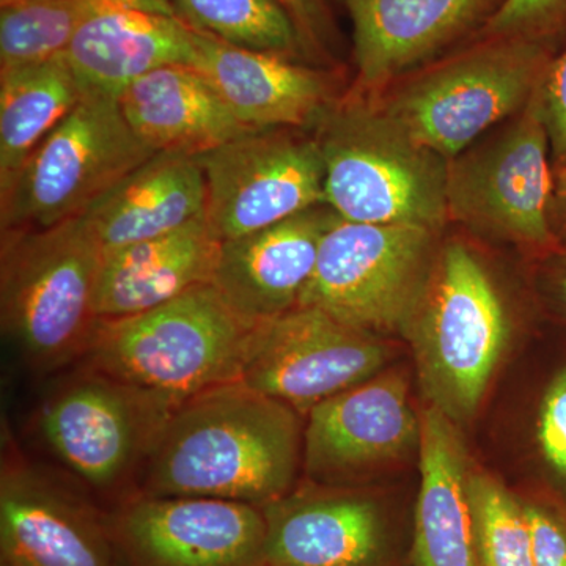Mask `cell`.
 <instances>
[{
  "label": "cell",
  "mask_w": 566,
  "mask_h": 566,
  "mask_svg": "<svg viewBox=\"0 0 566 566\" xmlns=\"http://www.w3.org/2000/svg\"><path fill=\"white\" fill-rule=\"evenodd\" d=\"M293 408L243 381L175 409L137 480V493L223 499L255 506L289 494L300 457Z\"/></svg>",
  "instance_id": "1"
},
{
  "label": "cell",
  "mask_w": 566,
  "mask_h": 566,
  "mask_svg": "<svg viewBox=\"0 0 566 566\" xmlns=\"http://www.w3.org/2000/svg\"><path fill=\"white\" fill-rule=\"evenodd\" d=\"M557 52L527 36L476 35L370 96L449 161L534 99Z\"/></svg>",
  "instance_id": "2"
},
{
  "label": "cell",
  "mask_w": 566,
  "mask_h": 566,
  "mask_svg": "<svg viewBox=\"0 0 566 566\" xmlns=\"http://www.w3.org/2000/svg\"><path fill=\"white\" fill-rule=\"evenodd\" d=\"M0 323L21 363L36 374L81 363L98 326L102 241L84 214L48 229L3 232Z\"/></svg>",
  "instance_id": "3"
},
{
  "label": "cell",
  "mask_w": 566,
  "mask_h": 566,
  "mask_svg": "<svg viewBox=\"0 0 566 566\" xmlns=\"http://www.w3.org/2000/svg\"><path fill=\"white\" fill-rule=\"evenodd\" d=\"M324 163V203L342 219L441 232L447 161L359 91L337 99L314 126Z\"/></svg>",
  "instance_id": "4"
},
{
  "label": "cell",
  "mask_w": 566,
  "mask_h": 566,
  "mask_svg": "<svg viewBox=\"0 0 566 566\" xmlns=\"http://www.w3.org/2000/svg\"><path fill=\"white\" fill-rule=\"evenodd\" d=\"M253 324L212 285L142 314L99 318L82 364L175 406L240 381Z\"/></svg>",
  "instance_id": "5"
},
{
  "label": "cell",
  "mask_w": 566,
  "mask_h": 566,
  "mask_svg": "<svg viewBox=\"0 0 566 566\" xmlns=\"http://www.w3.org/2000/svg\"><path fill=\"white\" fill-rule=\"evenodd\" d=\"M431 406L461 423L474 416L509 340V315L486 268L461 241L439 248L405 329Z\"/></svg>",
  "instance_id": "6"
},
{
  "label": "cell",
  "mask_w": 566,
  "mask_h": 566,
  "mask_svg": "<svg viewBox=\"0 0 566 566\" xmlns=\"http://www.w3.org/2000/svg\"><path fill=\"white\" fill-rule=\"evenodd\" d=\"M81 365L41 401L36 431L88 495L112 499L114 510L137 493L142 468L178 406Z\"/></svg>",
  "instance_id": "7"
},
{
  "label": "cell",
  "mask_w": 566,
  "mask_h": 566,
  "mask_svg": "<svg viewBox=\"0 0 566 566\" xmlns=\"http://www.w3.org/2000/svg\"><path fill=\"white\" fill-rule=\"evenodd\" d=\"M153 155L129 128L117 98L85 93L0 189V232L77 218Z\"/></svg>",
  "instance_id": "8"
},
{
  "label": "cell",
  "mask_w": 566,
  "mask_h": 566,
  "mask_svg": "<svg viewBox=\"0 0 566 566\" xmlns=\"http://www.w3.org/2000/svg\"><path fill=\"white\" fill-rule=\"evenodd\" d=\"M554 161L539 91L447 164L449 221L538 252L560 251L551 227Z\"/></svg>",
  "instance_id": "9"
},
{
  "label": "cell",
  "mask_w": 566,
  "mask_h": 566,
  "mask_svg": "<svg viewBox=\"0 0 566 566\" xmlns=\"http://www.w3.org/2000/svg\"><path fill=\"white\" fill-rule=\"evenodd\" d=\"M439 233L338 216L324 234L300 307L318 308L371 334L405 329L433 270Z\"/></svg>",
  "instance_id": "10"
},
{
  "label": "cell",
  "mask_w": 566,
  "mask_h": 566,
  "mask_svg": "<svg viewBox=\"0 0 566 566\" xmlns=\"http://www.w3.org/2000/svg\"><path fill=\"white\" fill-rule=\"evenodd\" d=\"M205 218L233 240L324 203V163L314 132L255 129L199 156Z\"/></svg>",
  "instance_id": "11"
},
{
  "label": "cell",
  "mask_w": 566,
  "mask_h": 566,
  "mask_svg": "<svg viewBox=\"0 0 566 566\" xmlns=\"http://www.w3.org/2000/svg\"><path fill=\"white\" fill-rule=\"evenodd\" d=\"M386 359L375 334L314 307L255 324L241 370L245 386L297 411L374 378Z\"/></svg>",
  "instance_id": "12"
},
{
  "label": "cell",
  "mask_w": 566,
  "mask_h": 566,
  "mask_svg": "<svg viewBox=\"0 0 566 566\" xmlns=\"http://www.w3.org/2000/svg\"><path fill=\"white\" fill-rule=\"evenodd\" d=\"M120 566H264L260 506L136 493L107 512Z\"/></svg>",
  "instance_id": "13"
},
{
  "label": "cell",
  "mask_w": 566,
  "mask_h": 566,
  "mask_svg": "<svg viewBox=\"0 0 566 566\" xmlns=\"http://www.w3.org/2000/svg\"><path fill=\"white\" fill-rule=\"evenodd\" d=\"M0 566H120L107 512L33 464L3 430Z\"/></svg>",
  "instance_id": "14"
},
{
  "label": "cell",
  "mask_w": 566,
  "mask_h": 566,
  "mask_svg": "<svg viewBox=\"0 0 566 566\" xmlns=\"http://www.w3.org/2000/svg\"><path fill=\"white\" fill-rule=\"evenodd\" d=\"M356 91L375 95L474 39L505 0H345Z\"/></svg>",
  "instance_id": "15"
},
{
  "label": "cell",
  "mask_w": 566,
  "mask_h": 566,
  "mask_svg": "<svg viewBox=\"0 0 566 566\" xmlns=\"http://www.w3.org/2000/svg\"><path fill=\"white\" fill-rule=\"evenodd\" d=\"M337 212L316 205L285 221L222 241L211 285L245 322L277 318L300 307Z\"/></svg>",
  "instance_id": "16"
},
{
  "label": "cell",
  "mask_w": 566,
  "mask_h": 566,
  "mask_svg": "<svg viewBox=\"0 0 566 566\" xmlns=\"http://www.w3.org/2000/svg\"><path fill=\"white\" fill-rule=\"evenodd\" d=\"M192 69L249 129H314L338 98L333 74L273 52L244 50L196 31Z\"/></svg>",
  "instance_id": "17"
},
{
  "label": "cell",
  "mask_w": 566,
  "mask_h": 566,
  "mask_svg": "<svg viewBox=\"0 0 566 566\" xmlns=\"http://www.w3.org/2000/svg\"><path fill=\"white\" fill-rule=\"evenodd\" d=\"M307 415L304 465L315 480H344L419 441L420 420L398 375L367 379L314 406Z\"/></svg>",
  "instance_id": "18"
},
{
  "label": "cell",
  "mask_w": 566,
  "mask_h": 566,
  "mask_svg": "<svg viewBox=\"0 0 566 566\" xmlns=\"http://www.w3.org/2000/svg\"><path fill=\"white\" fill-rule=\"evenodd\" d=\"M264 566H378L385 517L371 499L304 491L263 506Z\"/></svg>",
  "instance_id": "19"
},
{
  "label": "cell",
  "mask_w": 566,
  "mask_h": 566,
  "mask_svg": "<svg viewBox=\"0 0 566 566\" xmlns=\"http://www.w3.org/2000/svg\"><path fill=\"white\" fill-rule=\"evenodd\" d=\"M196 31L170 14L107 3L71 40L66 61L85 93L117 98L134 81L169 65L192 66Z\"/></svg>",
  "instance_id": "20"
},
{
  "label": "cell",
  "mask_w": 566,
  "mask_h": 566,
  "mask_svg": "<svg viewBox=\"0 0 566 566\" xmlns=\"http://www.w3.org/2000/svg\"><path fill=\"white\" fill-rule=\"evenodd\" d=\"M221 248V238L203 216L174 232L104 253L96 314L125 318L211 285Z\"/></svg>",
  "instance_id": "21"
},
{
  "label": "cell",
  "mask_w": 566,
  "mask_h": 566,
  "mask_svg": "<svg viewBox=\"0 0 566 566\" xmlns=\"http://www.w3.org/2000/svg\"><path fill=\"white\" fill-rule=\"evenodd\" d=\"M123 117L153 153L199 156L249 132L202 73L189 65L163 66L118 96Z\"/></svg>",
  "instance_id": "22"
},
{
  "label": "cell",
  "mask_w": 566,
  "mask_h": 566,
  "mask_svg": "<svg viewBox=\"0 0 566 566\" xmlns=\"http://www.w3.org/2000/svg\"><path fill=\"white\" fill-rule=\"evenodd\" d=\"M416 566H480L465 450L455 422L434 406L420 419Z\"/></svg>",
  "instance_id": "23"
},
{
  "label": "cell",
  "mask_w": 566,
  "mask_h": 566,
  "mask_svg": "<svg viewBox=\"0 0 566 566\" xmlns=\"http://www.w3.org/2000/svg\"><path fill=\"white\" fill-rule=\"evenodd\" d=\"M205 207L199 158L156 153L82 214L107 253L181 229L203 218Z\"/></svg>",
  "instance_id": "24"
},
{
  "label": "cell",
  "mask_w": 566,
  "mask_h": 566,
  "mask_svg": "<svg viewBox=\"0 0 566 566\" xmlns=\"http://www.w3.org/2000/svg\"><path fill=\"white\" fill-rule=\"evenodd\" d=\"M84 95L65 54L0 70V189Z\"/></svg>",
  "instance_id": "25"
},
{
  "label": "cell",
  "mask_w": 566,
  "mask_h": 566,
  "mask_svg": "<svg viewBox=\"0 0 566 566\" xmlns=\"http://www.w3.org/2000/svg\"><path fill=\"white\" fill-rule=\"evenodd\" d=\"M193 31L244 50L273 52L312 63L311 51L279 0H172Z\"/></svg>",
  "instance_id": "26"
},
{
  "label": "cell",
  "mask_w": 566,
  "mask_h": 566,
  "mask_svg": "<svg viewBox=\"0 0 566 566\" xmlns=\"http://www.w3.org/2000/svg\"><path fill=\"white\" fill-rule=\"evenodd\" d=\"M114 0H22L0 9V70L65 54L82 22ZM118 6V3H115Z\"/></svg>",
  "instance_id": "27"
},
{
  "label": "cell",
  "mask_w": 566,
  "mask_h": 566,
  "mask_svg": "<svg viewBox=\"0 0 566 566\" xmlns=\"http://www.w3.org/2000/svg\"><path fill=\"white\" fill-rule=\"evenodd\" d=\"M480 566H534L526 505L485 474H469Z\"/></svg>",
  "instance_id": "28"
},
{
  "label": "cell",
  "mask_w": 566,
  "mask_h": 566,
  "mask_svg": "<svg viewBox=\"0 0 566 566\" xmlns=\"http://www.w3.org/2000/svg\"><path fill=\"white\" fill-rule=\"evenodd\" d=\"M479 35L527 36L560 51L566 43V0H505Z\"/></svg>",
  "instance_id": "29"
},
{
  "label": "cell",
  "mask_w": 566,
  "mask_h": 566,
  "mask_svg": "<svg viewBox=\"0 0 566 566\" xmlns=\"http://www.w3.org/2000/svg\"><path fill=\"white\" fill-rule=\"evenodd\" d=\"M538 444L547 464L566 483V365L554 376L543 397Z\"/></svg>",
  "instance_id": "30"
},
{
  "label": "cell",
  "mask_w": 566,
  "mask_h": 566,
  "mask_svg": "<svg viewBox=\"0 0 566 566\" xmlns=\"http://www.w3.org/2000/svg\"><path fill=\"white\" fill-rule=\"evenodd\" d=\"M543 117L549 136L554 166L566 164V43L547 66L539 87Z\"/></svg>",
  "instance_id": "31"
},
{
  "label": "cell",
  "mask_w": 566,
  "mask_h": 566,
  "mask_svg": "<svg viewBox=\"0 0 566 566\" xmlns=\"http://www.w3.org/2000/svg\"><path fill=\"white\" fill-rule=\"evenodd\" d=\"M311 51L312 57H327L334 44V22L326 0H279Z\"/></svg>",
  "instance_id": "32"
},
{
  "label": "cell",
  "mask_w": 566,
  "mask_h": 566,
  "mask_svg": "<svg viewBox=\"0 0 566 566\" xmlns=\"http://www.w3.org/2000/svg\"><path fill=\"white\" fill-rule=\"evenodd\" d=\"M534 566H566V523L542 506L526 505Z\"/></svg>",
  "instance_id": "33"
},
{
  "label": "cell",
  "mask_w": 566,
  "mask_h": 566,
  "mask_svg": "<svg viewBox=\"0 0 566 566\" xmlns=\"http://www.w3.org/2000/svg\"><path fill=\"white\" fill-rule=\"evenodd\" d=\"M551 227L560 251H566V164L554 166V189L551 200Z\"/></svg>",
  "instance_id": "34"
},
{
  "label": "cell",
  "mask_w": 566,
  "mask_h": 566,
  "mask_svg": "<svg viewBox=\"0 0 566 566\" xmlns=\"http://www.w3.org/2000/svg\"><path fill=\"white\" fill-rule=\"evenodd\" d=\"M557 268L553 279L554 296L560 311L566 316V251L556 252Z\"/></svg>",
  "instance_id": "35"
},
{
  "label": "cell",
  "mask_w": 566,
  "mask_h": 566,
  "mask_svg": "<svg viewBox=\"0 0 566 566\" xmlns=\"http://www.w3.org/2000/svg\"><path fill=\"white\" fill-rule=\"evenodd\" d=\"M114 2H117L118 6L133 7V9L155 11V13L178 17L172 0H114Z\"/></svg>",
  "instance_id": "36"
},
{
  "label": "cell",
  "mask_w": 566,
  "mask_h": 566,
  "mask_svg": "<svg viewBox=\"0 0 566 566\" xmlns=\"http://www.w3.org/2000/svg\"><path fill=\"white\" fill-rule=\"evenodd\" d=\"M20 2H22V0H0V9H2V7L14 6V3H20Z\"/></svg>",
  "instance_id": "37"
}]
</instances>
